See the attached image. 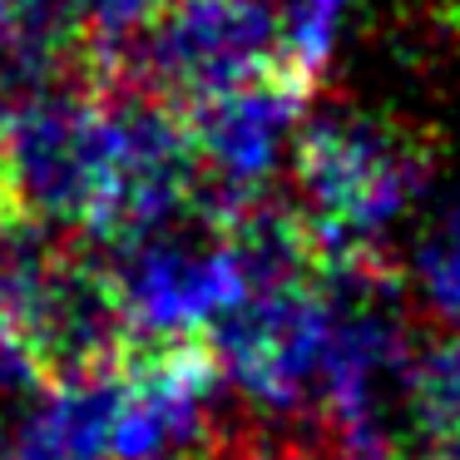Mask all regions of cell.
<instances>
[{
	"label": "cell",
	"mask_w": 460,
	"mask_h": 460,
	"mask_svg": "<svg viewBox=\"0 0 460 460\" xmlns=\"http://www.w3.org/2000/svg\"><path fill=\"white\" fill-rule=\"evenodd\" d=\"M272 70H282L272 0H164L129 60L134 90L169 110H199Z\"/></svg>",
	"instance_id": "4"
},
{
	"label": "cell",
	"mask_w": 460,
	"mask_h": 460,
	"mask_svg": "<svg viewBox=\"0 0 460 460\" xmlns=\"http://www.w3.org/2000/svg\"><path fill=\"white\" fill-rule=\"evenodd\" d=\"M411 292L420 312L446 332H460V193L426 218L411 243Z\"/></svg>",
	"instance_id": "6"
},
{
	"label": "cell",
	"mask_w": 460,
	"mask_h": 460,
	"mask_svg": "<svg viewBox=\"0 0 460 460\" xmlns=\"http://www.w3.org/2000/svg\"><path fill=\"white\" fill-rule=\"evenodd\" d=\"M357 5L361 0H272L282 70L302 84L322 80L332 70V60H337L341 35H347Z\"/></svg>",
	"instance_id": "7"
},
{
	"label": "cell",
	"mask_w": 460,
	"mask_h": 460,
	"mask_svg": "<svg viewBox=\"0 0 460 460\" xmlns=\"http://www.w3.org/2000/svg\"><path fill=\"white\" fill-rule=\"evenodd\" d=\"M292 460H361V456H347V450H302V456H292Z\"/></svg>",
	"instance_id": "9"
},
{
	"label": "cell",
	"mask_w": 460,
	"mask_h": 460,
	"mask_svg": "<svg viewBox=\"0 0 460 460\" xmlns=\"http://www.w3.org/2000/svg\"><path fill=\"white\" fill-rule=\"evenodd\" d=\"M228 460H238V456H228Z\"/></svg>",
	"instance_id": "11"
},
{
	"label": "cell",
	"mask_w": 460,
	"mask_h": 460,
	"mask_svg": "<svg viewBox=\"0 0 460 460\" xmlns=\"http://www.w3.org/2000/svg\"><path fill=\"white\" fill-rule=\"evenodd\" d=\"M440 460H460V446H450V450H446V456H440Z\"/></svg>",
	"instance_id": "10"
},
{
	"label": "cell",
	"mask_w": 460,
	"mask_h": 460,
	"mask_svg": "<svg viewBox=\"0 0 460 460\" xmlns=\"http://www.w3.org/2000/svg\"><path fill=\"white\" fill-rule=\"evenodd\" d=\"M307 90L288 70H272L252 84L218 94L189 110V144L199 164V218L238 223L252 208L272 203L282 169H292L302 124H307Z\"/></svg>",
	"instance_id": "3"
},
{
	"label": "cell",
	"mask_w": 460,
	"mask_h": 460,
	"mask_svg": "<svg viewBox=\"0 0 460 460\" xmlns=\"http://www.w3.org/2000/svg\"><path fill=\"white\" fill-rule=\"evenodd\" d=\"M104 272L134 347L203 341L258 292L238 233L208 218H183L114 243Z\"/></svg>",
	"instance_id": "2"
},
{
	"label": "cell",
	"mask_w": 460,
	"mask_h": 460,
	"mask_svg": "<svg viewBox=\"0 0 460 460\" xmlns=\"http://www.w3.org/2000/svg\"><path fill=\"white\" fill-rule=\"evenodd\" d=\"M406 416L440 446H460V332L416 347L406 371Z\"/></svg>",
	"instance_id": "8"
},
{
	"label": "cell",
	"mask_w": 460,
	"mask_h": 460,
	"mask_svg": "<svg viewBox=\"0 0 460 460\" xmlns=\"http://www.w3.org/2000/svg\"><path fill=\"white\" fill-rule=\"evenodd\" d=\"M218 361L203 341L134 347L119 361L110 460H218Z\"/></svg>",
	"instance_id": "5"
},
{
	"label": "cell",
	"mask_w": 460,
	"mask_h": 460,
	"mask_svg": "<svg viewBox=\"0 0 460 460\" xmlns=\"http://www.w3.org/2000/svg\"><path fill=\"white\" fill-rule=\"evenodd\" d=\"M297 218L322 268L381 262V248L401 233L426 193V164L391 129L351 110L307 114L297 154Z\"/></svg>",
	"instance_id": "1"
}]
</instances>
